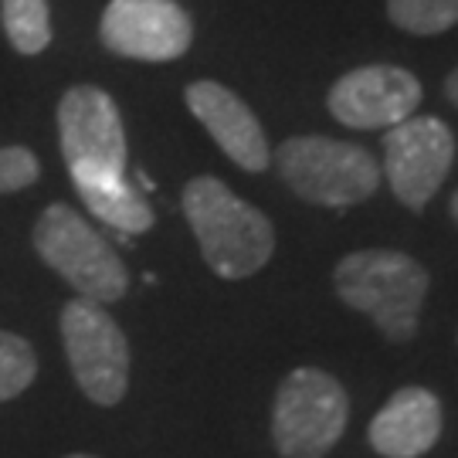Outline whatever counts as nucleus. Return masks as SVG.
<instances>
[{
  "label": "nucleus",
  "instance_id": "4",
  "mask_svg": "<svg viewBox=\"0 0 458 458\" xmlns=\"http://www.w3.org/2000/svg\"><path fill=\"white\" fill-rule=\"evenodd\" d=\"M278 177L306 204L353 208L377 194L380 164L360 143L333 136H293L276 153Z\"/></svg>",
  "mask_w": 458,
  "mask_h": 458
},
{
  "label": "nucleus",
  "instance_id": "16",
  "mask_svg": "<svg viewBox=\"0 0 458 458\" xmlns=\"http://www.w3.org/2000/svg\"><path fill=\"white\" fill-rule=\"evenodd\" d=\"M38 377V357L34 346L17 336L0 329V401H14L28 391Z\"/></svg>",
  "mask_w": 458,
  "mask_h": 458
},
{
  "label": "nucleus",
  "instance_id": "18",
  "mask_svg": "<svg viewBox=\"0 0 458 458\" xmlns=\"http://www.w3.org/2000/svg\"><path fill=\"white\" fill-rule=\"evenodd\" d=\"M445 96H448L458 106V68L452 72V75H448V79H445Z\"/></svg>",
  "mask_w": 458,
  "mask_h": 458
},
{
  "label": "nucleus",
  "instance_id": "12",
  "mask_svg": "<svg viewBox=\"0 0 458 458\" xmlns=\"http://www.w3.org/2000/svg\"><path fill=\"white\" fill-rule=\"evenodd\" d=\"M367 438L384 458H421L442 438V401L425 387H401L374 414Z\"/></svg>",
  "mask_w": 458,
  "mask_h": 458
},
{
  "label": "nucleus",
  "instance_id": "20",
  "mask_svg": "<svg viewBox=\"0 0 458 458\" xmlns=\"http://www.w3.org/2000/svg\"><path fill=\"white\" fill-rule=\"evenodd\" d=\"M68 458H96V455H68Z\"/></svg>",
  "mask_w": 458,
  "mask_h": 458
},
{
  "label": "nucleus",
  "instance_id": "8",
  "mask_svg": "<svg viewBox=\"0 0 458 458\" xmlns=\"http://www.w3.org/2000/svg\"><path fill=\"white\" fill-rule=\"evenodd\" d=\"M455 160V132L435 115H411L387 130L384 140V166L394 197L411 208L425 211L428 200L438 194L442 181Z\"/></svg>",
  "mask_w": 458,
  "mask_h": 458
},
{
  "label": "nucleus",
  "instance_id": "14",
  "mask_svg": "<svg viewBox=\"0 0 458 458\" xmlns=\"http://www.w3.org/2000/svg\"><path fill=\"white\" fill-rule=\"evenodd\" d=\"M0 24L17 55H41L51 45V0H0Z\"/></svg>",
  "mask_w": 458,
  "mask_h": 458
},
{
  "label": "nucleus",
  "instance_id": "5",
  "mask_svg": "<svg viewBox=\"0 0 458 458\" xmlns=\"http://www.w3.org/2000/svg\"><path fill=\"white\" fill-rule=\"evenodd\" d=\"M350 397L319 367H299L278 384L272 404V442L285 458H323L344 438Z\"/></svg>",
  "mask_w": 458,
  "mask_h": 458
},
{
  "label": "nucleus",
  "instance_id": "19",
  "mask_svg": "<svg viewBox=\"0 0 458 458\" xmlns=\"http://www.w3.org/2000/svg\"><path fill=\"white\" fill-rule=\"evenodd\" d=\"M452 217H455V225H458V191L452 194Z\"/></svg>",
  "mask_w": 458,
  "mask_h": 458
},
{
  "label": "nucleus",
  "instance_id": "1",
  "mask_svg": "<svg viewBox=\"0 0 458 458\" xmlns=\"http://www.w3.org/2000/svg\"><path fill=\"white\" fill-rule=\"evenodd\" d=\"M183 217L217 278L255 276L276 251L272 221L217 177H194L183 187Z\"/></svg>",
  "mask_w": 458,
  "mask_h": 458
},
{
  "label": "nucleus",
  "instance_id": "6",
  "mask_svg": "<svg viewBox=\"0 0 458 458\" xmlns=\"http://www.w3.org/2000/svg\"><path fill=\"white\" fill-rule=\"evenodd\" d=\"M62 344L85 397L98 408H115L130 387V344L109 310L82 295L65 302Z\"/></svg>",
  "mask_w": 458,
  "mask_h": 458
},
{
  "label": "nucleus",
  "instance_id": "17",
  "mask_svg": "<svg viewBox=\"0 0 458 458\" xmlns=\"http://www.w3.org/2000/svg\"><path fill=\"white\" fill-rule=\"evenodd\" d=\"M41 177V164L28 147H0V197L28 191Z\"/></svg>",
  "mask_w": 458,
  "mask_h": 458
},
{
  "label": "nucleus",
  "instance_id": "15",
  "mask_svg": "<svg viewBox=\"0 0 458 458\" xmlns=\"http://www.w3.org/2000/svg\"><path fill=\"white\" fill-rule=\"evenodd\" d=\"M387 17L408 34H445L458 24V0H387Z\"/></svg>",
  "mask_w": 458,
  "mask_h": 458
},
{
  "label": "nucleus",
  "instance_id": "11",
  "mask_svg": "<svg viewBox=\"0 0 458 458\" xmlns=\"http://www.w3.org/2000/svg\"><path fill=\"white\" fill-rule=\"evenodd\" d=\"M187 109L197 115V123L211 132V140L228 153L234 164L248 174H262L272 164V149L265 140L259 115L245 106V98L234 96L221 82H191L183 89Z\"/></svg>",
  "mask_w": 458,
  "mask_h": 458
},
{
  "label": "nucleus",
  "instance_id": "7",
  "mask_svg": "<svg viewBox=\"0 0 458 458\" xmlns=\"http://www.w3.org/2000/svg\"><path fill=\"white\" fill-rule=\"evenodd\" d=\"M58 143L72 183L126 177V130L115 98L98 85H72L58 102Z\"/></svg>",
  "mask_w": 458,
  "mask_h": 458
},
{
  "label": "nucleus",
  "instance_id": "10",
  "mask_svg": "<svg viewBox=\"0 0 458 458\" xmlns=\"http://www.w3.org/2000/svg\"><path fill=\"white\" fill-rule=\"evenodd\" d=\"M421 96V82L408 68L363 65L329 89L327 106L333 119L350 130H391L414 115Z\"/></svg>",
  "mask_w": 458,
  "mask_h": 458
},
{
  "label": "nucleus",
  "instance_id": "13",
  "mask_svg": "<svg viewBox=\"0 0 458 458\" xmlns=\"http://www.w3.org/2000/svg\"><path fill=\"white\" fill-rule=\"evenodd\" d=\"M75 191H79L85 208L96 214L98 221H106L109 228L123 231V234H147L153 228V208L126 177L75 183Z\"/></svg>",
  "mask_w": 458,
  "mask_h": 458
},
{
  "label": "nucleus",
  "instance_id": "2",
  "mask_svg": "<svg viewBox=\"0 0 458 458\" xmlns=\"http://www.w3.org/2000/svg\"><path fill=\"white\" fill-rule=\"evenodd\" d=\"M333 285L346 306L370 316L391 344H408L418 333L431 278L404 251L363 248V251H350L336 265Z\"/></svg>",
  "mask_w": 458,
  "mask_h": 458
},
{
  "label": "nucleus",
  "instance_id": "9",
  "mask_svg": "<svg viewBox=\"0 0 458 458\" xmlns=\"http://www.w3.org/2000/svg\"><path fill=\"white\" fill-rule=\"evenodd\" d=\"M98 41L130 62H174L191 48L194 21L177 0H109Z\"/></svg>",
  "mask_w": 458,
  "mask_h": 458
},
{
  "label": "nucleus",
  "instance_id": "3",
  "mask_svg": "<svg viewBox=\"0 0 458 458\" xmlns=\"http://www.w3.org/2000/svg\"><path fill=\"white\" fill-rule=\"evenodd\" d=\"M31 242L38 259L55 276L65 278L82 299L109 306L130 289V272L115 248L68 204H48L38 214Z\"/></svg>",
  "mask_w": 458,
  "mask_h": 458
}]
</instances>
